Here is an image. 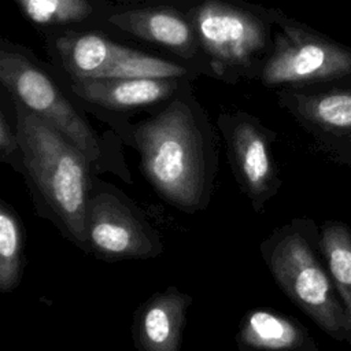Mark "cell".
I'll list each match as a JSON object with an SVG mask.
<instances>
[{
  "instance_id": "7",
  "label": "cell",
  "mask_w": 351,
  "mask_h": 351,
  "mask_svg": "<svg viewBox=\"0 0 351 351\" xmlns=\"http://www.w3.org/2000/svg\"><path fill=\"white\" fill-rule=\"evenodd\" d=\"M293 89L284 104L333 162L351 167V78Z\"/></svg>"
},
{
  "instance_id": "1",
  "label": "cell",
  "mask_w": 351,
  "mask_h": 351,
  "mask_svg": "<svg viewBox=\"0 0 351 351\" xmlns=\"http://www.w3.org/2000/svg\"><path fill=\"white\" fill-rule=\"evenodd\" d=\"M140 171L156 195L186 214L208 207L218 173L210 128L184 101L138 123L132 133Z\"/></svg>"
},
{
  "instance_id": "14",
  "label": "cell",
  "mask_w": 351,
  "mask_h": 351,
  "mask_svg": "<svg viewBox=\"0 0 351 351\" xmlns=\"http://www.w3.org/2000/svg\"><path fill=\"white\" fill-rule=\"evenodd\" d=\"M112 23L148 41L185 51L192 45L188 22L171 10H137L112 16Z\"/></svg>"
},
{
  "instance_id": "16",
  "label": "cell",
  "mask_w": 351,
  "mask_h": 351,
  "mask_svg": "<svg viewBox=\"0 0 351 351\" xmlns=\"http://www.w3.org/2000/svg\"><path fill=\"white\" fill-rule=\"evenodd\" d=\"M26 229L15 208L0 199V291L12 292L22 281Z\"/></svg>"
},
{
  "instance_id": "8",
  "label": "cell",
  "mask_w": 351,
  "mask_h": 351,
  "mask_svg": "<svg viewBox=\"0 0 351 351\" xmlns=\"http://www.w3.org/2000/svg\"><path fill=\"white\" fill-rule=\"evenodd\" d=\"M67 71L75 78H176L185 74L177 63L118 45L103 36L86 33L58 43Z\"/></svg>"
},
{
  "instance_id": "2",
  "label": "cell",
  "mask_w": 351,
  "mask_h": 351,
  "mask_svg": "<svg viewBox=\"0 0 351 351\" xmlns=\"http://www.w3.org/2000/svg\"><path fill=\"white\" fill-rule=\"evenodd\" d=\"M15 130L37 215L89 254L86 206L93 185L92 162L63 133L14 99Z\"/></svg>"
},
{
  "instance_id": "3",
  "label": "cell",
  "mask_w": 351,
  "mask_h": 351,
  "mask_svg": "<svg viewBox=\"0 0 351 351\" xmlns=\"http://www.w3.org/2000/svg\"><path fill=\"white\" fill-rule=\"evenodd\" d=\"M319 237V226L313 219L292 218L276 228L259 251L284 295L329 337L347 341L346 311L322 256Z\"/></svg>"
},
{
  "instance_id": "10",
  "label": "cell",
  "mask_w": 351,
  "mask_h": 351,
  "mask_svg": "<svg viewBox=\"0 0 351 351\" xmlns=\"http://www.w3.org/2000/svg\"><path fill=\"white\" fill-rule=\"evenodd\" d=\"M223 134L236 184L255 213L262 214L281 186L278 167L270 148L271 136L248 118L229 121Z\"/></svg>"
},
{
  "instance_id": "6",
  "label": "cell",
  "mask_w": 351,
  "mask_h": 351,
  "mask_svg": "<svg viewBox=\"0 0 351 351\" xmlns=\"http://www.w3.org/2000/svg\"><path fill=\"white\" fill-rule=\"evenodd\" d=\"M0 80L15 100L63 133L92 163L101 159L103 151L92 128L36 64L19 53L1 51Z\"/></svg>"
},
{
  "instance_id": "17",
  "label": "cell",
  "mask_w": 351,
  "mask_h": 351,
  "mask_svg": "<svg viewBox=\"0 0 351 351\" xmlns=\"http://www.w3.org/2000/svg\"><path fill=\"white\" fill-rule=\"evenodd\" d=\"M23 12L36 23L59 25L77 22L92 12L88 0H16Z\"/></svg>"
},
{
  "instance_id": "15",
  "label": "cell",
  "mask_w": 351,
  "mask_h": 351,
  "mask_svg": "<svg viewBox=\"0 0 351 351\" xmlns=\"http://www.w3.org/2000/svg\"><path fill=\"white\" fill-rule=\"evenodd\" d=\"M322 256L333 285L343 303L351 346V228L336 219H326L319 226Z\"/></svg>"
},
{
  "instance_id": "5",
  "label": "cell",
  "mask_w": 351,
  "mask_h": 351,
  "mask_svg": "<svg viewBox=\"0 0 351 351\" xmlns=\"http://www.w3.org/2000/svg\"><path fill=\"white\" fill-rule=\"evenodd\" d=\"M351 78V48L291 21L282 22L262 80L267 85H319Z\"/></svg>"
},
{
  "instance_id": "18",
  "label": "cell",
  "mask_w": 351,
  "mask_h": 351,
  "mask_svg": "<svg viewBox=\"0 0 351 351\" xmlns=\"http://www.w3.org/2000/svg\"><path fill=\"white\" fill-rule=\"evenodd\" d=\"M0 160L11 165L22 174L23 163L18 134L15 129L12 130L3 112L0 114Z\"/></svg>"
},
{
  "instance_id": "13",
  "label": "cell",
  "mask_w": 351,
  "mask_h": 351,
  "mask_svg": "<svg viewBox=\"0 0 351 351\" xmlns=\"http://www.w3.org/2000/svg\"><path fill=\"white\" fill-rule=\"evenodd\" d=\"M74 92L89 103L112 110H130L158 103L174 89L171 78H77Z\"/></svg>"
},
{
  "instance_id": "4",
  "label": "cell",
  "mask_w": 351,
  "mask_h": 351,
  "mask_svg": "<svg viewBox=\"0 0 351 351\" xmlns=\"http://www.w3.org/2000/svg\"><path fill=\"white\" fill-rule=\"evenodd\" d=\"M89 254L106 262L151 259L165 247L143 211L115 185L93 178L86 206Z\"/></svg>"
},
{
  "instance_id": "11",
  "label": "cell",
  "mask_w": 351,
  "mask_h": 351,
  "mask_svg": "<svg viewBox=\"0 0 351 351\" xmlns=\"http://www.w3.org/2000/svg\"><path fill=\"white\" fill-rule=\"evenodd\" d=\"M193 299L170 285L141 302L133 314L136 351H180L186 313Z\"/></svg>"
},
{
  "instance_id": "9",
  "label": "cell",
  "mask_w": 351,
  "mask_h": 351,
  "mask_svg": "<svg viewBox=\"0 0 351 351\" xmlns=\"http://www.w3.org/2000/svg\"><path fill=\"white\" fill-rule=\"evenodd\" d=\"M200 43L213 58L217 73L248 63L266 45V27L251 14L230 4L208 0L195 11Z\"/></svg>"
},
{
  "instance_id": "12",
  "label": "cell",
  "mask_w": 351,
  "mask_h": 351,
  "mask_svg": "<svg viewBox=\"0 0 351 351\" xmlns=\"http://www.w3.org/2000/svg\"><path fill=\"white\" fill-rule=\"evenodd\" d=\"M234 341L239 351H318L315 340L298 319L271 308L247 311Z\"/></svg>"
}]
</instances>
